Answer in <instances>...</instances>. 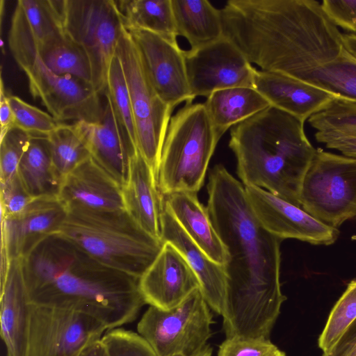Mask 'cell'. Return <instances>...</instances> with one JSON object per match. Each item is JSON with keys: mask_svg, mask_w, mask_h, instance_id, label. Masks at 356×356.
Masks as SVG:
<instances>
[{"mask_svg": "<svg viewBox=\"0 0 356 356\" xmlns=\"http://www.w3.org/2000/svg\"><path fill=\"white\" fill-rule=\"evenodd\" d=\"M245 193L263 226L282 240L295 238L313 245H330L339 231L318 220L301 207L264 190L246 186Z\"/></svg>", "mask_w": 356, "mask_h": 356, "instance_id": "cell-14", "label": "cell"}, {"mask_svg": "<svg viewBox=\"0 0 356 356\" xmlns=\"http://www.w3.org/2000/svg\"><path fill=\"white\" fill-rule=\"evenodd\" d=\"M104 97V113L100 122H76L91 157L123 186L128 179L131 156L121 136L111 102L105 95Z\"/></svg>", "mask_w": 356, "mask_h": 356, "instance_id": "cell-23", "label": "cell"}, {"mask_svg": "<svg viewBox=\"0 0 356 356\" xmlns=\"http://www.w3.org/2000/svg\"><path fill=\"white\" fill-rule=\"evenodd\" d=\"M21 69L30 92L40 99L51 115L60 122L72 120L98 122L103 118L105 101L92 83L76 77L57 75L43 63L38 54Z\"/></svg>", "mask_w": 356, "mask_h": 356, "instance_id": "cell-11", "label": "cell"}, {"mask_svg": "<svg viewBox=\"0 0 356 356\" xmlns=\"http://www.w3.org/2000/svg\"><path fill=\"white\" fill-rule=\"evenodd\" d=\"M17 174L32 198L58 197L63 179L53 165L47 136H31Z\"/></svg>", "mask_w": 356, "mask_h": 356, "instance_id": "cell-28", "label": "cell"}, {"mask_svg": "<svg viewBox=\"0 0 356 356\" xmlns=\"http://www.w3.org/2000/svg\"><path fill=\"white\" fill-rule=\"evenodd\" d=\"M115 1L125 28L148 31L177 41L172 0Z\"/></svg>", "mask_w": 356, "mask_h": 356, "instance_id": "cell-29", "label": "cell"}, {"mask_svg": "<svg viewBox=\"0 0 356 356\" xmlns=\"http://www.w3.org/2000/svg\"><path fill=\"white\" fill-rule=\"evenodd\" d=\"M308 122L316 141L356 159V102L335 97Z\"/></svg>", "mask_w": 356, "mask_h": 356, "instance_id": "cell-25", "label": "cell"}, {"mask_svg": "<svg viewBox=\"0 0 356 356\" xmlns=\"http://www.w3.org/2000/svg\"><path fill=\"white\" fill-rule=\"evenodd\" d=\"M161 240L172 244L195 273L200 291L210 308L224 316L227 300L225 267L211 260L188 236L163 204L161 214Z\"/></svg>", "mask_w": 356, "mask_h": 356, "instance_id": "cell-19", "label": "cell"}, {"mask_svg": "<svg viewBox=\"0 0 356 356\" xmlns=\"http://www.w3.org/2000/svg\"><path fill=\"white\" fill-rule=\"evenodd\" d=\"M127 29V28H126ZM140 54L149 78L161 99L172 109L193 103L185 65L184 51L177 41L152 32L127 29Z\"/></svg>", "mask_w": 356, "mask_h": 356, "instance_id": "cell-13", "label": "cell"}, {"mask_svg": "<svg viewBox=\"0 0 356 356\" xmlns=\"http://www.w3.org/2000/svg\"><path fill=\"white\" fill-rule=\"evenodd\" d=\"M116 55L121 61L129 92L138 149L157 179L161 150L173 110L153 86L139 51L125 27Z\"/></svg>", "mask_w": 356, "mask_h": 356, "instance_id": "cell-8", "label": "cell"}, {"mask_svg": "<svg viewBox=\"0 0 356 356\" xmlns=\"http://www.w3.org/2000/svg\"><path fill=\"white\" fill-rule=\"evenodd\" d=\"M300 203L307 213L336 229L356 219V159L316 149Z\"/></svg>", "mask_w": 356, "mask_h": 356, "instance_id": "cell-7", "label": "cell"}, {"mask_svg": "<svg viewBox=\"0 0 356 356\" xmlns=\"http://www.w3.org/2000/svg\"><path fill=\"white\" fill-rule=\"evenodd\" d=\"M273 356H286L285 354L281 350H278Z\"/></svg>", "mask_w": 356, "mask_h": 356, "instance_id": "cell-46", "label": "cell"}, {"mask_svg": "<svg viewBox=\"0 0 356 356\" xmlns=\"http://www.w3.org/2000/svg\"><path fill=\"white\" fill-rule=\"evenodd\" d=\"M67 215L58 197L34 198L19 213L1 218V250L22 258L45 237L58 232Z\"/></svg>", "mask_w": 356, "mask_h": 356, "instance_id": "cell-17", "label": "cell"}, {"mask_svg": "<svg viewBox=\"0 0 356 356\" xmlns=\"http://www.w3.org/2000/svg\"><path fill=\"white\" fill-rule=\"evenodd\" d=\"M38 54L54 74L72 76L92 84L91 66L85 51L66 34Z\"/></svg>", "mask_w": 356, "mask_h": 356, "instance_id": "cell-33", "label": "cell"}, {"mask_svg": "<svg viewBox=\"0 0 356 356\" xmlns=\"http://www.w3.org/2000/svg\"><path fill=\"white\" fill-rule=\"evenodd\" d=\"M321 8L338 28L356 33V0H323Z\"/></svg>", "mask_w": 356, "mask_h": 356, "instance_id": "cell-40", "label": "cell"}, {"mask_svg": "<svg viewBox=\"0 0 356 356\" xmlns=\"http://www.w3.org/2000/svg\"><path fill=\"white\" fill-rule=\"evenodd\" d=\"M58 232L104 265L137 278L163 245L144 231L126 209H69Z\"/></svg>", "mask_w": 356, "mask_h": 356, "instance_id": "cell-4", "label": "cell"}, {"mask_svg": "<svg viewBox=\"0 0 356 356\" xmlns=\"http://www.w3.org/2000/svg\"><path fill=\"white\" fill-rule=\"evenodd\" d=\"M104 95L111 102L121 136L132 158L139 152L136 129L125 76L116 54L109 67Z\"/></svg>", "mask_w": 356, "mask_h": 356, "instance_id": "cell-31", "label": "cell"}, {"mask_svg": "<svg viewBox=\"0 0 356 356\" xmlns=\"http://www.w3.org/2000/svg\"><path fill=\"white\" fill-rule=\"evenodd\" d=\"M204 103L185 104L171 117L157 172L162 195L197 193L220 140Z\"/></svg>", "mask_w": 356, "mask_h": 356, "instance_id": "cell-5", "label": "cell"}, {"mask_svg": "<svg viewBox=\"0 0 356 356\" xmlns=\"http://www.w3.org/2000/svg\"><path fill=\"white\" fill-rule=\"evenodd\" d=\"M218 136L270 106L254 88L234 87L219 90L204 103Z\"/></svg>", "mask_w": 356, "mask_h": 356, "instance_id": "cell-26", "label": "cell"}, {"mask_svg": "<svg viewBox=\"0 0 356 356\" xmlns=\"http://www.w3.org/2000/svg\"><path fill=\"white\" fill-rule=\"evenodd\" d=\"M254 88L274 106L305 124L325 108L333 95L293 77L256 70Z\"/></svg>", "mask_w": 356, "mask_h": 356, "instance_id": "cell-20", "label": "cell"}, {"mask_svg": "<svg viewBox=\"0 0 356 356\" xmlns=\"http://www.w3.org/2000/svg\"><path fill=\"white\" fill-rule=\"evenodd\" d=\"M177 36L184 37L191 49L211 44L223 35L220 10L207 0H172Z\"/></svg>", "mask_w": 356, "mask_h": 356, "instance_id": "cell-27", "label": "cell"}, {"mask_svg": "<svg viewBox=\"0 0 356 356\" xmlns=\"http://www.w3.org/2000/svg\"><path fill=\"white\" fill-rule=\"evenodd\" d=\"M163 195V204L194 243L213 261L223 266L228 255L197 193L178 191Z\"/></svg>", "mask_w": 356, "mask_h": 356, "instance_id": "cell-24", "label": "cell"}, {"mask_svg": "<svg viewBox=\"0 0 356 356\" xmlns=\"http://www.w3.org/2000/svg\"><path fill=\"white\" fill-rule=\"evenodd\" d=\"M53 165L63 179L82 162L91 157L88 143L76 122H62L47 136Z\"/></svg>", "mask_w": 356, "mask_h": 356, "instance_id": "cell-32", "label": "cell"}, {"mask_svg": "<svg viewBox=\"0 0 356 356\" xmlns=\"http://www.w3.org/2000/svg\"><path fill=\"white\" fill-rule=\"evenodd\" d=\"M344 48L356 58V33H343Z\"/></svg>", "mask_w": 356, "mask_h": 356, "instance_id": "cell-44", "label": "cell"}, {"mask_svg": "<svg viewBox=\"0 0 356 356\" xmlns=\"http://www.w3.org/2000/svg\"><path fill=\"white\" fill-rule=\"evenodd\" d=\"M300 81L356 102V58L343 48L336 58L307 72Z\"/></svg>", "mask_w": 356, "mask_h": 356, "instance_id": "cell-30", "label": "cell"}, {"mask_svg": "<svg viewBox=\"0 0 356 356\" xmlns=\"http://www.w3.org/2000/svg\"><path fill=\"white\" fill-rule=\"evenodd\" d=\"M185 65L192 96L209 97L215 91L254 88L256 68L240 49L223 36L198 49L184 51Z\"/></svg>", "mask_w": 356, "mask_h": 356, "instance_id": "cell-12", "label": "cell"}, {"mask_svg": "<svg viewBox=\"0 0 356 356\" xmlns=\"http://www.w3.org/2000/svg\"><path fill=\"white\" fill-rule=\"evenodd\" d=\"M278 350L268 339L234 337L221 343L218 356H273Z\"/></svg>", "mask_w": 356, "mask_h": 356, "instance_id": "cell-38", "label": "cell"}, {"mask_svg": "<svg viewBox=\"0 0 356 356\" xmlns=\"http://www.w3.org/2000/svg\"><path fill=\"white\" fill-rule=\"evenodd\" d=\"M356 319V279L352 280L332 308L318 339L323 354L329 353Z\"/></svg>", "mask_w": 356, "mask_h": 356, "instance_id": "cell-34", "label": "cell"}, {"mask_svg": "<svg viewBox=\"0 0 356 356\" xmlns=\"http://www.w3.org/2000/svg\"><path fill=\"white\" fill-rule=\"evenodd\" d=\"M0 122L1 133L6 131L14 126L13 110L8 100V94H7L4 89L2 79L1 81L0 95Z\"/></svg>", "mask_w": 356, "mask_h": 356, "instance_id": "cell-42", "label": "cell"}, {"mask_svg": "<svg viewBox=\"0 0 356 356\" xmlns=\"http://www.w3.org/2000/svg\"><path fill=\"white\" fill-rule=\"evenodd\" d=\"M126 210L147 233L161 240L163 195L156 177L140 152L129 163L128 179L122 186Z\"/></svg>", "mask_w": 356, "mask_h": 356, "instance_id": "cell-21", "label": "cell"}, {"mask_svg": "<svg viewBox=\"0 0 356 356\" xmlns=\"http://www.w3.org/2000/svg\"><path fill=\"white\" fill-rule=\"evenodd\" d=\"M22 261L30 304L81 311L108 330L134 321L146 304L139 278L104 265L58 232L40 241Z\"/></svg>", "mask_w": 356, "mask_h": 356, "instance_id": "cell-2", "label": "cell"}, {"mask_svg": "<svg viewBox=\"0 0 356 356\" xmlns=\"http://www.w3.org/2000/svg\"><path fill=\"white\" fill-rule=\"evenodd\" d=\"M229 147L243 186L265 188L301 207L302 181L316 151L302 122L270 106L232 127Z\"/></svg>", "mask_w": 356, "mask_h": 356, "instance_id": "cell-3", "label": "cell"}, {"mask_svg": "<svg viewBox=\"0 0 356 356\" xmlns=\"http://www.w3.org/2000/svg\"><path fill=\"white\" fill-rule=\"evenodd\" d=\"M196 356H211V348L207 345L205 348Z\"/></svg>", "mask_w": 356, "mask_h": 356, "instance_id": "cell-45", "label": "cell"}, {"mask_svg": "<svg viewBox=\"0 0 356 356\" xmlns=\"http://www.w3.org/2000/svg\"><path fill=\"white\" fill-rule=\"evenodd\" d=\"M107 330L81 311L30 304L26 356H79Z\"/></svg>", "mask_w": 356, "mask_h": 356, "instance_id": "cell-10", "label": "cell"}, {"mask_svg": "<svg viewBox=\"0 0 356 356\" xmlns=\"http://www.w3.org/2000/svg\"><path fill=\"white\" fill-rule=\"evenodd\" d=\"M322 356H356V319L332 350Z\"/></svg>", "mask_w": 356, "mask_h": 356, "instance_id": "cell-41", "label": "cell"}, {"mask_svg": "<svg viewBox=\"0 0 356 356\" xmlns=\"http://www.w3.org/2000/svg\"><path fill=\"white\" fill-rule=\"evenodd\" d=\"M207 209L226 248V338L268 339L286 299L280 280V238L259 220L244 186L220 164L210 172Z\"/></svg>", "mask_w": 356, "mask_h": 356, "instance_id": "cell-1", "label": "cell"}, {"mask_svg": "<svg viewBox=\"0 0 356 356\" xmlns=\"http://www.w3.org/2000/svg\"><path fill=\"white\" fill-rule=\"evenodd\" d=\"M58 198L67 210L126 209L122 186L92 157L79 164L63 179Z\"/></svg>", "mask_w": 356, "mask_h": 356, "instance_id": "cell-18", "label": "cell"}, {"mask_svg": "<svg viewBox=\"0 0 356 356\" xmlns=\"http://www.w3.org/2000/svg\"><path fill=\"white\" fill-rule=\"evenodd\" d=\"M33 200L25 189L18 174L1 183V218L19 213Z\"/></svg>", "mask_w": 356, "mask_h": 356, "instance_id": "cell-39", "label": "cell"}, {"mask_svg": "<svg viewBox=\"0 0 356 356\" xmlns=\"http://www.w3.org/2000/svg\"><path fill=\"white\" fill-rule=\"evenodd\" d=\"M31 136L13 126L1 133L0 177L5 182L17 174L21 159Z\"/></svg>", "mask_w": 356, "mask_h": 356, "instance_id": "cell-36", "label": "cell"}, {"mask_svg": "<svg viewBox=\"0 0 356 356\" xmlns=\"http://www.w3.org/2000/svg\"><path fill=\"white\" fill-rule=\"evenodd\" d=\"M0 294L1 337L6 356H26L30 303L22 258L11 260L6 278L0 285Z\"/></svg>", "mask_w": 356, "mask_h": 356, "instance_id": "cell-22", "label": "cell"}, {"mask_svg": "<svg viewBox=\"0 0 356 356\" xmlns=\"http://www.w3.org/2000/svg\"><path fill=\"white\" fill-rule=\"evenodd\" d=\"M212 323L209 306L198 289L170 309L149 306L137 331L157 356H196L207 346Z\"/></svg>", "mask_w": 356, "mask_h": 356, "instance_id": "cell-9", "label": "cell"}, {"mask_svg": "<svg viewBox=\"0 0 356 356\" xmlns=\"http://www.w3.org/2000/svg\"><path fill=\"white\" fill-rule=\"evenodd\" d=\"M138 284L146 304L163 310L175 307L200 289V282L186 260L167 242L139 278Z\"/></svg>", "mask_w": 356, "mask_h": 356, "instance_id": "cell-16", "label": "cell"}, {"mask_svg": "<svg viewBox=\"0 0 356 356\" xmlns=\"http://www.w3.org/2000/svg\"><path fill=\"white\" fill-rule=\"evenodd\" d=\"M79 356H109V355L100 339L87 346Z\"/></svg>", "mask_w": 356, "mask_h": 356, "instance_id": "cell-43", "label": "cell"}, {"mask_svg": "<svg viewBox=\"0 0 356 356\" xmlns=\"http://www.w3.org/2000/svg\"><path fill=\"white\" fill-rule=\"evenodd\" d=\"M8 100L14 115V126L31 136H48L62 123L17 96L8 95Z\"/></svg>", "mask_w": 356, "mask_h": 356, "instance_id": "cell-35", "label": "cell"}, {"mask_svg": "<svg viewBox=\"0 0 356 356\" xmlns=\"http://www.w3.org/2000/svg\"><path fill=\"white\" fill-rule=\"evenodd\" d=\"M101 340L109 356H157L138 333L123 328L108 330Z\"/></svg>", "mask_w": 356, "mask_h": 356, "instance_id": "cell-37", "label": "cell"}, {"mask_svg": "<svg viewBox=\"0 0 356 356\" xmlns=\"http://www.w3.org/2000/svg\"><path fill=\"white\" fill-rule=\"evenodd\" d=\"M61 0H19L8 35L10 52L19 67L31 63L44 47L63 38Z\"/></svg>", "mask_w": 356, "mask_h": 356, "instance_id": "cell-15", "label": "cell"}, {"mask_svg": "<svg viewBox=\"0 0 356 356\" xmlns=\"http://www.w3.org/2000/svg\"><path fill=\"white\" fill-rule=\"evenodd\" d=\"M60 11L65 34L85 51L92 86L104 95L109 67L124 27L116 1L61 0Z\"/></svg>", "mask_w": 356, "mask_h": 356, "instance_id": "cell-6", "label": "cell"}]
</instances>
